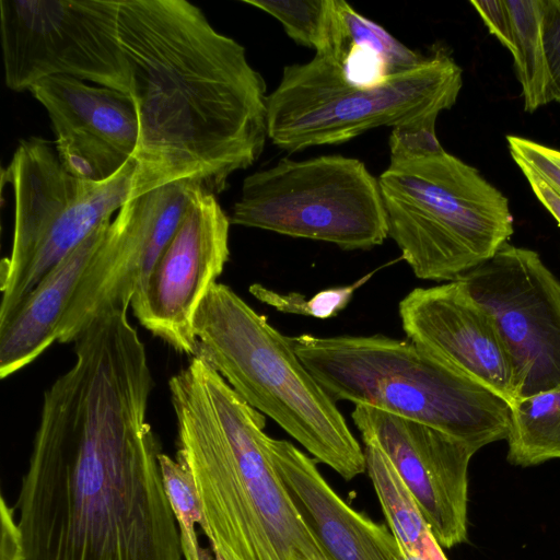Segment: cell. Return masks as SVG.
Masks as SVG:
<instances>
[{"label":"cell","mask_w":560,"mask_h":560,"mask_svg":"<svg viewBox=\"0 0 560 560\" xmlns=\"http://www.w3.org/2000/svg\"><path fill=\"white\" fill-rule=\"evenodd\" d=\"M510 14L515 72L524 109L533 113L551 102L542 40L541 0H505Z\"/></svg>","instance_id":"cell-22"},{"label":"cell","mask_w":560,"mask_h":560,"mask_svg":"<svg viewBox=\"0 0 560 560\" xmlns=\"http://www.w3.org/2000/svg\"><path fill=\"white\" fill-rule=\"evenodd\" d=\"M534 195L560 225V192L526 167H520Z\"/></svg>","instance_id":"cell-30"},{"label":"cell","mask_w":560,"mask_h":560,"mask_svg":"<svg viewBox=\"0 0 560 560\" xmlns=\"http://www.w3.org/2000/svg\"><path fill=\"white\" fill-rule=\"evenodd\" d=\"M408 340L480 382L517 399L509 352L489 312L460 280L416 288L398 305Z\"/></svg>","instance_id":"cell-16"},{"label":"cell","mask_w":560,"mask_h":560,"mask_svg":"<svg viewBox=\"0 0 560 560\" xmlns=\"http://www.w3.org/2000/svg\"><path fill=\"white\" fill-rule=\"evenodd\" d=\"M160 466L163 485L178 525L202 527V514L194 479L176 459L162 453Z\"/></svg>","instance_id":"cell-25"},{"label":"cell","mask_w":560,"mask_h":560,"mask_svg":"<svg viewBox=\"0 0 560 560\" xmlns=\"http://www.w3.org/2000/svg\"><path fill=\"white\" fill-rule=\"evenodd\" d=\"M45 390L15 505L24 560H185L147 421L153 386L126 311L97 316Z\"/></svg>","instance_id":"cell-1"},{"label":"cell","mask_w":560,"mask_h":560,"mask_svg":"<svg viewBox=\"0 0 560 560\" xmlns=\"http://www.w3.org/2000/svg\"><path fill=\"white\" fill-rule=\"evenodd\" d=\"M541 11L550 98L560 104V0H541Z\"/></svg>","instance_id":"cell-27"},{"label":"cell","mask_w":560,"mask_h":560,"mask_svg":"<svg viewBox=\"0 0 560 560\" xmlns=\"http://www.w3.org/2000/svg\"><path fill=\"white\" fill-rule=\"evenodd\" d=\"M199 352L250 407L273 420L343 479L366 471L361 447L335 399L283 336L233 289L215 283L194 324Z\"/></svg>","instance_id":"cell-6"},{"label":"cell","mask_w":560,"mask_h":560,"mask_svg":"<svg viewBox=\"0 0 560 560\" xmlns=\"http://www.w3.org/2000/svg\"><path fill=\"white\" fill-rule=\"evenodd\" d=\"M230 225L215 195L197 189L130 304L147 330L191 358L199 352L196 314L230 257Z\"/></svg>","instance_id":"cell-13"},{"label":"cell","mask_w":560,"mask_h":560,"mask_svg":"<svg viewBox=\"0 0 560 560\" xmlns=\"http://www.w3.org/2000/svg\"><path fill=\"white\" fill-rule=\"evenodd\" d=\"M364 445L366 472L401 552L425 560H447L413 494L389 458L376 444L365 442Z\"/></svg>","instance_id":"cell-20"},{"label":"cell","mask_w":560,"mask_h":560,"mask_svg":"<svg viewBox=\"0 0 560 560\" xmlns=\"http://www.w3.org/2000/svg\"><path fill=\"white\" fill-rule=\"evenodd\" d=\"M463 86V69L444 49L375 86L348 83L337 65L315 52L285 66L267 97L268 139L288 152L338 144L378 127L435 125Z\"/></svg>","instance_id":"cell-7"},{"label":"cell","mask_w":560,"mask_h":560,"mask_svg":"<svg viewBox=\"0 0 560 560\" xmlns=\"http://www.w3.org/2000/svg\"><path fill=\"white\" fill-rule=\"evenodd\" d=\"M30 92L46 109L55 149L72 175L103 182L133 159L139 124L129 95L67 75L44 79Z\"/></svg>","instance_id":"cell-15"},{"label":"cell","mask_w":560,"mask_h":560,"mask_svg":"<svg viewBox=\"0 0 560 560\" xmlns=\"http://www.w3.org/2000/svg\"><path fill=\"white\" fill-rule=\"evenodd\" d=\"M374 272H369L351 284L322 290L310 300H306L304 295L298 292L282 294L259 283L252 284L248 290L254 298L276 308L278 312L327 319L345 310L354 292Z\"/></svg>","instance_id":"cell-24"},{"label":"cell","mask_w":560,"mask_h":560,"mask_svg":"<svg viewBox=\"0 0 560 560\" xmlns=\"http://www.w3.org/2000/svg\"><path fill=\"white\" fill-rule=\"evenodd\" d=\"M351 418L362 441L376 444L413 494L442 548L467 538L468 467L477 451L423 423L358 405Z\"/></svg>","instance_id":"cell-14"},{"label":"cell","mask_w":560,"mask_h":560,"mask_svg":"<svg viewBox=\"0 0 560 560\" xmlns=\"http://www.w3.org/2000/svg\"><path fill=\"white\" fill-rule=\"evenodd\" d=\"M135 167L131 159L106 180H84L43 138L19 143L2 172L13 190L14 219L11 253L0 267V326L58 262L112 221L130 196Z\"/></svg>","instance_id":"cell-8"},{"label":"cell","mask_w":560,"mask_h":560,"mask_svg":"<svg viewBox=\"0 0 560 560\" xmlns=\"http://www.w3.org/2000/svg\"><path fill=\"white\" fill-rule=\"evenodd\" d=\"M458 280L497 325L517 399L560 385V281L540 256L506 243Z\"/></svg>","instance_id":"cell-11"},{"label":"cell","mask_w":560,"mask_h":560,"mask_svg":"<svg viewBox=\"0 0 560 560\" xmlns=\"http://www.w3.org/2000/svg\"><path fill=\"white\" fill-rule=\"evenodd\" d=\"M177 460L191 475L202 532L222 560H328L280 480L262 413L200 352L168 381Z\"/></svg>","instance_id":"cell-3"},{"label":"cell","mask_w":560,"mask_h":560,"mask_svg":"<svg viewBox=\"0 0 560 560\" xmlns=\"http://www.w3.org/2000/svg\"><path fill=\"white\" fill-rule=\"evenodd\" d=\"M200 560H222V559L215 555H213V557H211L210 553L207 552L205 549H200Z\"/></svg>","instance_id":"cell-32"},{"label":"cell","mask_w":560,"mask_h":560,"mask_svg":"<svg viewBox=\"0 0 560 560\" xmlns=\"http://www.w3.org/2000/svg\"><path fill=\"white\" fill-rule=\"evenodd\" d=\"M138 147L129 197L180 182L220 194L260 156L266 83L245 48L187 0H119Z\"/></svg>","instance_id":"cell-2"},{"label":"cell","mask_w":560,"mask_h":560,"mask_svg":"<svg viewBox=\"0 0 560 560\" xmlns=\"http://www.w3.org/2000/svg\"><path fill=\"white\" fill-rule=\"evenodd\" d=\"M119 0H1L7 86L30 91L57 75L130 96V68L118 38Z\"/></svg>","instance_id":"cell-10"},{"label":"cell","mask_w":560,"mask_h":560,"mask_svg":"<svg viewBox=\"0 0 560 560\" xmlns=\"http://www.w3.org/2000/svg\"><path fill=\"white\" fill-rule=\"evenodd\" d=\"M470 4L475 8L489 32L512 52V25L505 0H472Z\"/></svg>","instance_id":"cell-28"},{"label":"cell","mask_w":560,"mask_h":560,"mask_svg":"<svg viewBox=\"0 0 560 560\" xmlns=\"http://www.w3.org/2000/svg\"><path fill=\"white\" fill-rule=\"evenodd\" d=\"M197 189L192 183L180 182L128 197L78 283L58 325L57 341L73 342L103 313L128 311Z\"/></svg>","instance_id":"cell-12"},{"label":"cell","mask_w":560,"mask_h":560,"mask_svg":"<svg viewBox=\"0 0 560 560\" xmlns=\"http://www.w3.org/2000/svg\"><path fill=\"white\" fill-rule=\"evenodd\" d=\"M109 223L101 224L58 262L0 326L2 378L34 362L57 341L58 325Z\"/></svg>","instance_id":"cell-18"},{"label":"cell","mask_w":560,"mask_h":560,"mask_svg":"<svg viewBox=\"0 0 560 560\" xmlns=\"http://www.w3.org/2000/svg\"><path fill=\"white\" fill-rule=\"evenodd\" d=\"M290 340L302 363L334 399L423 423L477 452L506 440L510 404L410 340L310 334Z\"/></svg>","instance_id":"cell-5"},{"label":"cell","mask_w":560,"mask_h":560,"mask_svg":"<svg viewBox=\"0 0 560 560\" xmlns=\"http://www.w3.org/2000/svg\"><path fill=\"white\" fill-rule=\"evenodd\" d=\"M377 180L388 237L421 280H458L513 234L508 198L444 150L435 125L393 129Z\"/></svg>","instance_id":"cell-4"},{"label":"cell","mask_w":560,"mask_h":560,"mask_svg":"<svg viewBox=\"0 0 560 560\" xmlns=\"http://www.w3.org/2000/svg\"><path fill=\"white\" fill-rule=\"evenodd\" d=\"M327 55L342 78L357 86H375L411 69L425 56L408 48L385 28L342 0H331Z\"/></svg>","instance_id":"cell-19"},{"label":"cell","mask_w":560,"mask_h":560,"mask_svg":"<svg viewBox=\"0 0 560 560\" xmlns=\"http://www.w3.org/2000/svg\"><path fill=\"white\" fill-rule=\"evenodd\" d=\"M508 459L533 466L560 459V385L511 405Z\"/></svg>","instance_id":"cell-21"},{"label":"cell","mask_w":560,"mask_h":560,"mask_svg":"<svg viewBox=\"0 0 560 560\" xmlns=\"http://www.w3.org/2000/svg\"><path fill=\"white\" fill-rule=\"evenodd\" d=\"M231 224L370 249L388 237L378 180L365 164L340 154L281 159L247 176Z\"/></svg>","instance_id":"cell-9"},{"label":"cell","mask_w":560,"mask_h":560,"mask_svg":"<svg viewBox=\"0 0 560 560\" xmlns=\"http://www.w3.org/2000/svg\"><path fill=\"white\" fill-rule=\"evenodd\" d=\"M277 19L296 44L322 51L327 44L331 0H243Z\"/></svg>","instance_id":"cell-23"},{"label":"cell","mask_w":560,"mask_h":560,"mask_svg":"<svg viewBox=\"0 0 560 560\" xmlns=\"http://www.w3.org/2000/svg\"><path fill=\"white\" fill-rule=\"evenodd\" d=\"M1 547L0 560H24L22 536L14 518L15 508L7 504L1 497Z\"/></svg>","instance_id":"cell-29"},{"label":"cell","mask_w":560,"mask_h":560,"mask_svg":"<svg viewBox=\"0 0 560 560\" xmlns=\"http://www.w3.org/2000/svg\"><path fill=\"white\" fill-rule=\"evenodd\" d=\"M185 560H200V546L197 534L186 533L180 535Z\"/></svg>","instance_id":"cell-31"},{"label":"cell","mask_w":560,"mask_h":560,"mask_svg":"<svg viewBox=\"0 0 560 560\" xmlns=\"http://www.w3.org/2000/svg\"><path fill=\"white\" fill-rule=\"evenodd\" d=\"M509 152L518 167H526L560 192V151L533 140L510 135Z\"/></svg>","instance_id":"cell-26"},{"label":"cell","mask_w":560,"mask_h":560,"mask_svg":"<svg viewBox=\"0 0 560 560\" xmlns=\"http://www.w3.org/2000/svg\"><path fill=\"white\" fill-rule=\"evenodd\" d=\"M273 467L328 560H402L392 532L348 505L313 458L285 440L266 439Z\"/></svg>","instance_id":"cell-17"}]
</instances>
